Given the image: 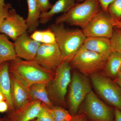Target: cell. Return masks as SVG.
Returning <instances> with one entry per match:
<instances>
[{
    "label": "cell",
    "mask_w": 121,
    "mask_h": 121,
    "mask_svg": "<svg viewBox=\"0 0 121 121\" xmlns=\"http://www.w3.org/2000/svg\"><path fill=\"white\" fill-rule=\"evenodd\" d=\"M101 9L98 0H86L82 3L76 4L69 11L57 17L55 24L67 23L82 29Z\"/></svg>",
    "instance_id": "obj_3"
},
{
    "label": "cell",
    "mask_w": 121,
    "mask_h": 121,
    "mask_svg": "<svg viewBox=\"0 0 121 121\" xmlns=\"http://www.w3.org/2000/svg\"><path fill=\"white\" fill-rule=\"evenodd\" d=\"M35 60L45 69L53 71L63 62L61 52L56 43H41Z\"/></svg>",
    "instance_id": "obj_10"
},
{
    "label": "cell",
    "mask_w": 121,
    "mask_h": 121,
    "mask_svg": "<svg viewBox=\"0 0 121 121\" xmlns=\"http://www.w3.org/2000/svg\"><path fill=\"white\" fill-rule=\"evenodd\" d=\"M9 73L28 87L34 84L47 85L54 78L55 72L47 70L35 60H23L18 58L9 61Z\"/></svg>",
    "instance_id": "obj_1"
},
{
    "label": "cell",
    "mask_w": 121,
    "mask_h": 121,
    "mask_svg": "<svg viewBox=\"0 0 121 121\" xmlns=\"http://www.w3.org/2000/svg\"><path fill=\"white\" fill-rule=\"evenodd\" d=\"M114 19L108 15L107 12L101 9L82 30L86 37H103L110 39L114 28Z\"/></svg>",
    "instance_id": "obj_8"
},
{
    "label": "cell",
    "mask_w": 121,
    "mask_h": 121,
    "mask_svg": "<svg viewBox=\"0 0 121 121\" xmlns=\"http://www.w3.org/2000/svg\"><path fill=\"white\" fill-rule=\"evenodd\" d=\"M30 36L33 39L41 44H50L56 43L54 33L48 28L45 30H35Z\"/></svg>",
    "instance_id": "obj_22"
},
{
    "label": "cell",
    "mask_w": 121,
    "mask_h": 121,
    "mask_svg": "<svg viewBox=\"0 0 121 121\" xmlns=\"http://www.w3.org/2000/svg\"><path fill=\"white\" fill-rule=\"evenodd\" d=\"M11 8V5L9 3L5 4L4 7L0 8V28L4 20L8 16L9 9Z\"/></svg>",
    "instance_id": "obj_28"
},
{
    "label": "cell",
    "mask_w": 121,
    "mask_h": 121,
    "mask_svg": "<svg viewBox=\"0 0 121 121\" xmlns=\"http://www.w3.org/2000/svg\"><path fill=\"white\" fill-rule=\"evenodd\" d=\"M106 60L101 55L86 49L82 45L70 63L71 67L84 75H91L103 70Z\"/></svg>",
    "instance_id": "obj_5"
},
{
    "label": "cell",
    "mask_w": 121,
    "mask_h": 121,
    "mask_svg": "<svg viewBox=\"0 0 121 121\" xmlns=\"http://www.w3.org/2000/svg\"><path fill=\"white\" fill-rule=\"evenodd\" d=\"M4 117L5 118V121H11L10 119L6 115L4 116Z\"/></svg>",
    "instance_id": "obj_37"
},
{
    "label": "cell",
    "mask_w": 121,
    "mask_h": 121,
    "mask_svg": "<svg viewBox=\"0 0 121 121\" xmlns=\"http://www.w3.org/2000/svg\"><path fill=\"white\" fill-rule=\"evenodd\" d=\"M78 0L80 1H84L86 0Z\"/></svg>",
    "instance_id": "obj_39"
},
{
    "label": "cell",
    "mask_w": 121,
    "mask_h": 121,
    "mask_svg": "<svg viewBox=\"0 0 121 121\" xmlns=\"http://www.w3.org/2000/svg\"><path fill=\"white\" fill-rule=\"evenodd\" d=\"M4 3V0H0V8L4 7L5 5Z\"/></svg>",
    "instance_id": "obj_36"
},
{
    "label": "cell",
    "mask_w": 121,
    "mask_h": 121,
    "mask_svg": "<svg viewBox=\"0 0 121 121\" xmlns=\"http://www.w3.org/2000/svg\"><path fill=\"white\" fill-rule=\"evenodd\" d=\"M114 118V121H121V111L117 108H115Z\"/></svg>",
    "instance_id": "obj_31"
},
{
    "label": "cell",
    "mask_w": 121,
    "mask_h": 121,
    "mask_svg": "<svg viewBox=\"0 0 121 121\" xmlns=\"http://www.w3.org/2000/svg\"><path fill=\"white\" fill-rule=\"evenodd\" d=\"M9 109V105L6 100L0 101V113H7Z\"/></svg>",
    "instance_id": "obj_30"
},
{
    "label": "cell",
    "mask_w": 121,
    "mask_h": 121,
    "mask_svg": "<svg viewBox=\"0 0 121 121\" xmlns=\"http://www.w3.org/2000/svg\"><path fill=\"white\" fill-rule=\"evenodd\" d=\"M83 46L107 59L112 52L110 39L103 37H86Z\"/></svg>",
    "instance_id": "obj_15"
},
{
    "label": "cell",
    "mask_w": 121,
    "mask_h": 121,
    "mask_svg": "<svg viewBox=\"0 0 121 121\" xmlns=\"http://www.w3.org/2000/svg\"><path fill=\"white\" fill-rule=\"evenodd\" d=\"M121 68V54L112 51L106 60L104 70L106 75L115 78Z\"/></svg>",
    "instance_id": "obj_21"
},
{
    "label": "cell",
    "mask_w": 121,
    "mask_h": 121,
    "mask_svg": "<svg viewBox=\"0 0 121 121\" xmlns=\"http://www.w3.org/2000/svg\"><path fill=\"white\" fill-rule=\"evenodd\" d=\"M3 100H6L4 94L1 91H0V101H3Z\"/></svg>",
    "instance_id": "obj_35"
},
{
    "label": "cell",
    "mask_w": 121,
    "mask_h": 121,
    "mask_svg": "<svg viewBox=\"0 0 121 121\" xmlns=\"http://www.w3.org/2000/svg\"><path fill=\"white\" fill-rule=\"evenodd\" d=\"M115 82L116 83L121 89V68L115 77Z\"/></svg>",
    "instance_id": "obj_33"
},
{
    "label": "cell",
    "mask_w": 121,
    "mask_h": 121,
    "mask_svg": "<svg viewBox=\"0 0 121 121\" xmlns=\"http://www.w3.org/2000/svg\"><path fill=\"white\" fill-rule=\"evenodd\" d=\"M10 75L11 96L15 109L22 107L31 100L29 93V87L10 73Z\"/></svg>",
    "instance_id": "obj_14"
},
{
    "label": "cell",
    "mask_w": 121,
    "mask_h": 121,
    "mask_svg": "<svg viewBox=\"0 0 121 121\" xmlns=\"http://www.w3.org/2000/svg\"><path fill=\"white\" fill-rule=\"evenodd\" d=\"M0 121H5V119L4 117V118L0 117Z\"/></svg>",
    "instance_id": "obj_38"
},
{
    "label": "cell",
    "mask_w": 121,
    "mask_h": 121,
    "mask_svg": "<svg viewBox=\"0 0 121 121\" xmlns=\"http://www.w3.org/2000/svg\"><path fill=\"white\" fill-rule=\"evenodd\" d=\"M27 2L28 15L25 20L28 27L27 32L32 33L37 30L41 13L36 0H27Z\"/></svg>",
    "instance_id": "obj_19"
},
{
    "label": "cell",
    "mask_w": 121,
    "mask_h": 121,
    "mask_svg": "<svg viewBox=\"0 0 121 121\" xmlns=\"http://www.w3.org/2000/svg\"><path fill=\"white\" fill-rule=\"evenodd\" d=\"M48 107L44 104L43 109L35 119V121H54L48 110Z\"/></svg>",
    "instance_id": "obj_26"
},
{
    "label": "cell",
    "mask_w": 121,
    "mask_h": 121,
    "mask_svg": "<svg viewBox=\"0 0 121 121\" xmlns=\"http://www.w3.org/2000/svg\"><path fill=\"white\" fill-rule=\"evenodd\" d=\"M48 28L54 33L63 62L70 63L83 45L86 37L82 30L66 28L63 23L52 24Z\"/></svg>",
    "instance_id": "obj_2"
},
{
    "label": "cell",
    "mask_w": 121,
    "mask_h": 121,
    "mask_svg": "<svg viewBox=\"0 0 121 121\" xmlns=\"http://www.w3.org/2000/svg\"><path fill=\"white\" fill-rule=\"evenodd\" d=\"M44 106L38 100H31L18 109L9 111L6 116L11 121H31L37 118Z\"/></svg>",
    "instance_id": "obj_13"
},
{
    "label": "cell",
    "mask_w": 121,
    "mask_h": 121,
    "mask_svg": "<svg viewBox=\"0 0 121 121\" xmlns=\"http://www.w3.org/2000/svg\"><path fill=\"white\" fill-rule=\"evenodd\" d=\"M107 12L114 18L121 17V0H114L109 5Z\"/></svg>",
    "instance_id": "obj_25"
},
{
    "label": "cell",
    "mask_w": 121,
    "mask_h": 121,
    "mask_svg": "<svg viewBox=\"0 0 121 121\" xmlns=\"http://www.w3.org/2000/svg\"><path fill=\"white\" fill-rule=\"evenodd\" d=\"M92 90L90 82L86 76L74 71L70 83L68 103L71 113L75 114L87 95Z\"/></svg>",
    "instance_id": "obj_7"
},
{
    "label": "cell",
    "mask_w": 121,
    "mask_h": 121,
    "mask_svg": "<svg viewBox=\"0 0 121 121\" xmlns=\"http://www.w3.org/2000/svg\"><path fill=\"white\" fill-rule=\"evenodd\" d=\"M47 108L54 121H69L72 117L68 111L61 107L54 106Z\"/></svg>",
    "instance_id": "obj_23"
},
{
    "label": "cell",
    "mask_w": 121,
    "mask_h": 121,
    "mask_svg": "<svg viewBox=\"0 0 121 121\" xmlns=\"http://www.w3.org/2000/svg\"><path fill=\"white\" fill-rule=\"evenodd\" d=\"M17 56L13 43L4 34H0V64L16 60Z\"/></svg>",
    "instance_id": "obj_20"
},
{
    "label": "cell",
    "mask_w": 121,
    "mask_h": 121,
    "mask_svg": "<svg viewBox=\"0 0 121 121\" xmlns=\"http://www.w3.org/2000/svg\"><path fill=\"white\" fill-rule=\"evenodd\" d=\"M41 13L47 12L51 8L52 5L49 0H36Z\"/></svg>",
    "instance_id": "obj_27"
},
{
    "label": "cell",
    "mask_w": 121,
    "mask_h": 121,
    "mask_svg": "<svg viewBox=\"0 0 121 121\" xmlns=\"http://www.w3.org/2000/svg\"><path fill=\"white\" fill-rule=\"evenodd\" d=\"M47 86V84L43 83L32 84L29 88V93L31 100L40 101L48 107L51 108L54 105L49 97Z\"/></svg>",
    "instance_id": "obj_18"
},
{
    "label": "cell",
    "mask_w": 121,
    "mask_h": 121,
    "mask_svg": "<svg viewBox=\"0 0 121 121\" xmlns=\"http://www.w3.org/2000/svg\"><path fill=\"white\" fill-rule=\"evenodd\" d=\"M84 112L95 121H114L112 109L98 97L91 90L85 99Z\"/></svg>",
    "instance_id": "obj_9"
},
{
    "label": "cell",
    "mask_w": 121,
    "mask_h": 121,
    "mask_svg": "<svg viewBox=\"0 0 121 121\" xmlns=\"http://www.w3.org/2000/svg\"><path fill=\"white\" fill-rule=\"evenodd\" d=\"M113 26L114 28L121 29V20L117 19L114 18Z\"/></svg>",
    "instance_id": "obj_34"
},
{
    "label": "cell",
    "mask_w": 121,
    "mask_h": 121,
    "mask_svg": "<svg viewBox=\"0 0 121 121\" xmlns=\"http://www.w3.org/2000/svg\"><path fill=\"white\" fill-rule=\"evenodd\" d=\"M75 4V0H58L48 12L41 13L39 23L46 24L56 14L67 12Z\"/></svg>",
    "instance_id": "obj_17"
},
{
    "label": "cell",
    "mask_w": 121,
    "mask_h": 121,
    "mask_svg": "<svg viewBox=\"0 0 121 121\" xmlns=\"http://www.w3.org/2000/svg\"><path fill=\"white\" fill-rule=\"evenodd\" d=\"M69 121H86V120L84 115L82 114L74 117L72 116L71 119Z\"/></svg>",
    "instance_id": "obj_32"
},
{
    "label": "cell",
    "mask_w": 121,
    "mask_h": 121,
    "mask_svg": "<svg viewBox=\"0 0 121 121\" xmlns=\"http://www.w3.org/2000/svg\"><path fill=\"white\" fill-rule=\"evenodd\" d=\"M100 4L101 8L105 12H107L108 7L114 0H98Z\"/></svg>",
    "instance_id": "obj_29"
},
{
    "label": "cell",
    "mask_w": 121,
    "mask_h": 121,
    "mask_svg": "<svg viewBox=\"0 0 121 121\" xmlns=\"http://www.w3.org/2000/svg\"><path fill=\"white\" fill-rule=\"evenodd\" d=\"M112 51L121 54V29L114 28L110 39Z\"/></svg>",
    "instance_id": "obj_24"
},
{
    "label": "cell",
    "mask_w": 121,
    "mask_h": 121,
    "mask_svg": "<svg viewBox=\"0 0 121 121\" xmlns=\"http://www.w3.org/2000/svg\"><path fill=\"white\" fill-rule=\"evenodd\" d=\"M90 76L93 86L99 95L109 104L121 111V89L118 85L98 73Z\"/></svg>",
    "instance_id": "obj_6"
},
{
    "label": "cell",
    "mask_w": 121,
    "mask_h": 121,
    "mask_svg": "<svg viewBox=\"0 0 121 121\" xmlns=\"http://www.w3.org/2000/svg\"><path fill=\"white\" fill-rule=\"evenodd\" d=\"M35 121V120H33V121Z\"/></svg>",
    "instance_id": "obj_40"
},
{
    "label": "cell",
    "mask_w": 121,
    "mask_h": 121,
    "mask_svg": "<svg viewBox=\"0 0 121 121\" xmlns=\"http://www.w3.org/2000/svg\"><path fill=\"white\" fill-rule=\"evenodd\" d=\"M26 20L17 14L15 9L11 8L9 13L3 22L0 32L7 35L13 41L17 37L27 31Z\"/></svg>",
    "instance_id": "obj_11"
},
{
    "label": "cell",
    "mask_w": 121,
    "mask_h": 121,
    "mask_svg": "<svg viewBox=\"0 0 121 121\" xmlns=\"http://www.w3.org/2000/svg\"><path fill=\"white\" fill-rule=\"evenodd\" d=\"M13 44L18 58L31 60H35L41 43L32 39L27 31L17 37Z\"/></svg>",
    "instance_id": "obj_12"
},
{
    "label": "cell",
    "mask_w": 121,
    "mask_h": 121,
    "mask_svg": "<svg viewBox=\"0 0 121 121\" xmlns=\"http://www.w3.org/2000/svg\"><path fill=\"white\" fill-rule=\"evenodd\" d=\"M0 91L4 95L9 107V111L15 110L11 93V80L9 61L0 64Z\"/></svg>",
    "instance_id": "obj_16"
},
{
    "label": "cell",
    "mask_w": 121,
    "mask_h": 121,
    "mask_svg": "<svg viewBox=\"0 0 121 121\" xmlns=\"http://www.w3.org/2000/svg\"><path fill=\"white\" fill-rule=\"evenodd\" d=\"M71 66L70 63L63 62L56 69L54 78L47 89L50 99L57 104L64 105L68 87L71 82Z\"/></svg>",
    "instance_id": "obj_4"
}]
</instances>
